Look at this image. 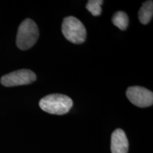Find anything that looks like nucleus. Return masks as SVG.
<instances>
[{
	"label": "nucleus",
	"instance_id": "1",
	"mask_svg": "<svg viewBox=\"0 0 153 153\" xmlns=\"http://www.w3.org/2000/svg\"><path fill=\"white\" fill-rule=\"evenodd\" d=\"M73 101L68 96L52 94L45 96L39 101V106L43 111L55 115H64L70 111Z\"/></svg>",
	"mask_w": 153,
	"mask_h": 153
},
{
	"label": "nucleus",
	"instance_id": "2",
	"mask_svg": "<svg viewBox=\"0 0 153 153\" xmlns=\"http://www.w3.org/2000/svg\"><path fill=\"white\" fill-rule=\"evenodd\" d=\"M39 32L37 25L32 19H26L18 28L16 45L19 49L26 51L31 48L37 41Z\"/></svg>",
	"mask_w": 153,
	"mask_h": 153
},
{
	"label": "nucleus",
	"instance_id": "3",
	"mask_svg": "<svg viewBox=\"0 0 153 153\" xmlns=\"http://www.w3.org/2000/svg\"><path fill=\"white\" fill-rule=\"evenodd\" d=\"M63 36L68 41L74 44H81L85 41L87 30L83 24L74 16L64 19L62 24Z\"/></svg>",
	"mask_w": 153,
	"mask_h": 153
},
{
	"label": "nucleus",
	"instance_id": "4",
	"mask_svg": "<svg viewBox=\"0 0 153 153\" xmlns=\"http://www.w3.org/2000/svg\"><path fill=\"white\" fill-rule=\"evenodd\" d=\"M36 79V75L30 70H19L12 72L1 78V84L7 87L26 85L33 83Z\"/></svg>",
	"mask_w": 153,
	"mask_h": 153
},
{
	"label": "nucleus",
	"instance_id": "5",
	"mask_svg": "<svg viewBox=\"0 0 153 153\" xmlns=\"http://www.w3.org/2000/svg\"><path fill=\"white\" fill-rule=\"evenodd\" d=\"M126 97L133 105L140 108L151 106L153 104V93L146 88L139 86L128 88Z\"/></svg>",
	"mask_w": 153,
	"mask_h": 153
},
{
	"label": "nucleus",
	"instance_id": "6",
	"mask_svg": "<svg viewBox=\"0 0 153 153\" xmlns=\"http://www.w3.org/2000/svg\"><path fill=\"white\" fill-rule=\"evenodd\" d=\"M128 140L123 130L118 128L113 132L111 140L112 153H128Z\"/></svg>",
	"mask_w": 153,
	"mask_h": 153
},
{
	"label": "nucleus",
	"instance_id": "7",
	"mask_svg": "<svg viewBox=\"0 0 153 153\" xmlns=\"http://www.w3.org/2000/svg\"><path fill=\"white\" fill-rule=\"evenodd\" d=\"M153 15V1H147L143 3L142 7L138 12L140 22L143 24H148L152 18Z\"/></svg>",
	"mask_w": 153,
	"mask_h": 153
},
{
	"label": "nucleus",
	"instance_id": "8",
	"mask_svg": "<svg viewBox=\"0 0 153 153\" xmlns=\"http://www.w3.org/2000/svg\"><path fill=\"white\" fill-rule=\"evenodd\" d=\"M112 22L120 30H125L128 26V16L124 11H117L112 17Z\"/></svg>",
	"mask_w": 153,
	"mask_h": 153
},
{
	"label": "nucleus",
	"instance_id": "9",
	"mask_svg": "<svg viewBox=\"0 0 153 153\" xmlns=\"http://www.w3.org/2000/svg\"><path fill=\"white\" fill-rule=\"evenodd\" d=\"M104 3L102 0H89L87 1L86 8L93 16H98L101 13V5Z\"/></svg>",
	"mask_w": 153,
	"mask_h": 153
}]
</instances>
